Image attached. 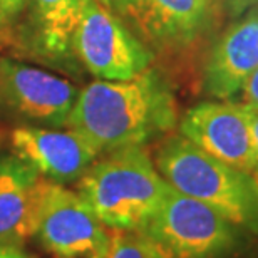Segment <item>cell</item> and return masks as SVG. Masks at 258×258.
Wrapping results in <instances>:
<instances>
[{"mask_svg": "<svg viewBox=\"0 0 258 258\" xmlns=\"http://www.w3.org/2000/svg\"><path fill=\"white\" fill-rule=\"evenodd\" d=\"M176 101L166 79L146 69L126 81H94L79 91L66 127L94 151L106 153L144 144L173 131Z\"/></svg>", "mask_w": 258, "mask_h": 258, "instance_id": "cell-1", "label": "cell"}, {"mask_svg": "<svg viewBox=\"0 0 258 258\" xmlns=\"http://www.w3.org/2000/svg\"><path fill=\"white\" fill-rule=\"evenodd\" d=\"M166 189L168 183L144 146L102 154L79 179V195L112 231H143Z\"/></svg>", "mask_w": 258, "mask_h": 258, "instance_id": "cell-2", "label": "cell"}, {"mask_svg": "<svg viewBox=\"0 0 258 258\" xmlns=\"http://www.w3.org/2000/svg\"><path fill=\"white\" fill-rule=\"evenodd\" d=\"M176 191L208 205L258 238V178L205 153L181 134L166 138L154 159Z\"/></svg>", "mask_w": 258, "mask_h": 258, "instance_id": "cell-3", "label": "cell"}, {"mask_svg": "<svg viewBox=\"0 0 258 258\" xmlns=\"http://www.w3.org/2000/svg\"><path fill=\"white\" fill-rule=\"evenodd\" d=\"M144 233L168 258H238L255 236L201 201L168 184L166 195Z\"/></svg>", "mask_w": 258, "mask_h": 258, "instance_id": "cell-4", "label": "cell"}, {"mask_svg": "<svg viewBox=\"0 0 258 258\" xmlns=\"http://www.w3.org/2000/svg\"><path fill=\"white\" fill-rule=\"evenodd\" d=\"M72 55L101 81H126L149 69L151 49L101 0H84Z\"/></svg>", "mask_w": 258, "mask_h": 258, "instance_id": "cell-5", "label": "cell"}, {"mask_svg": "<svg viewBox=\"0 0 258 258\" xmlns=\"http://www.w3.org/2000/svg\"><path fill=\"white\" fill-rule=\"evenodd\" d=\"M35 236L54 258H106L111 233L79 193L44 178Z\"/></svg>", "mask_w": 258, "mask_h": 258, "instance_id": "cell-6", "label": "cell"}, {"mask_svg": "<svg viewBox=\"0 0 258 258\" xmlns=\"http://www.w3.org/2000/svg\"><path fill=\"white\" fill-rule=\"evenodd\" d=\"M79 91L62 77L0 59V111L27 126L64 127Z\"/></svg>", "mask_w": 258, "mask_h": 258, "instance_id": "cell-7", "label": "cell"}, {"mask_svg": "<svg viewBox=\"0 0 258 258\" xmlns=\"http://www.w3.org/2000/svg\"><path fill=\"white\" fill-rule=\"evenodd\" d=\"M216 0H109V9L149 49L191 45L213 17Z\"/></svg>", "mask_w": 258, "mask_h": 258, "instance_id": "cell-8", "label": "cell"}, {"mask_svg": "<svg viewBox=\"0 0 258 258\" xmlns=\"http://www.w3.org/2000/svg\"><path fill=\"white\" fill-rule=\"evenodd\" d=\"M179 134L226 164L256 174L258 163L245 104L210 99L195 104L178 122Z\"/></svg>", "mask_w": 258, "mask_h": 258, "instance_id": "cell-9", "label": "cell"}, {"mask_svg": "<svg viewBox=\"0 0 258 258\" xmlns=\"http://www.w3.org/2000/svg\"><path fill=\"white\" fill-rule=\"evenodd\" d=\"M12 148L15 156L57 184L79 181L99 158L86 139L71 129L20 126L12 131Z\"/></svg>", "mask_w": 258, "mask_h": 258, "instance_id": "cell-10", "label": "cell"}, {"mask_svg": "<svg viewBox=\"0 0 258 258\" xmlns=\"http://www.w3.org/2000/svg\"><path fill=\"white\" fill-rule=\"evenodd\" d=\"M258 69V14L230 25L205 64L203 91L210 99L230 101Z\"/></svg>", "mask_w": 258, "mask_h": 258, "instance_id": "cell-11", "label": "cell"}, {"mask_svg": "<svg viewBox=\"0 0 258 258\" xmlns=\"http://www.w3.org/2000/svg\"><path fill=\"white\" fill-rule=\"evenodd\" d=\"M44 178L15 154H0V246L35 236Z\"/></svg>", "mask_w": 258, "mask_h": 258, "instance_id": "cell-12", "label": "cell"}, {"mask_svg": "<svg viewBox=\"0 0 258 258\" xmlns=\"http://www.w3.org/2000/svg\"><path fill=\"white\" fill-rule=\"evenodd\" d=\"M84 0H30V35L39 49L50 59L72 55V37L79 24Z\"/></svg>", "mask_w": 258, "mask_h": 258, "instance_id": "cell-13", "label": "cell"}, {"mask_svg": "<svg viewBox=\"0 0 258 258\" xmlns=\"http://www.w3.org/2000/svg\"><path fill=\"white\" fill-rule=\"evenodd\" d=\"M106 258H168L163 250L139 231H112Z\"/></svg>", "mask_w": 258, "mask_h": 258, "instance_id": "cell-14", "label": "cell"}, {"mask_svg": "<svg viewBox=\"0 0 258 258\" xmlns=\"http://www.w3.org/2000/svg\"><path fill=\"white\" fill-rule=\"evenodd\" d=\"M30 0H0V39L5 37L14 24L29 7Z\"/></svg>", "mask_w": 258, "mask_h": 258, "instance_id": "cell-15", "label": "cell"}, {"mask_svg": "<svg viewBox=\"0 0 258 258\" xmlns=\"http://www.w3.org/2000/svg\"><path fill=\"white\" fill-rule=\"evenodd\" d=\"M240 94L243 104L258 107V69L250 76V79L246 81V84L243 86Z\"/></svg>", "mask_w": 258, "mask_h": 258, "instance_id": "cell-16", "label": "cell"}, {"mask_svg": "<svg viewBox=\"0 0 258 258\" xmlns=\"http://www.w3.org/2000/svg\"><path fill=\"white\" fill-rule=\"evenodd\" d=\"M245 109H246V117H248L251 143H253L255 156H256V163H258V107L245 104ZM256 174H258V171H256Z\"/></svg>", "mask_w": 258, "mask_h": 258, "instance_id": "cell-17", "label": "cell"}, {"mask_svg": "<svg viewBox=\"0 0 258 258\" xmlns=\"http://www.w3.org/2000/svg\"><path fill=\"white\" fill-rule=\"evenodd\" d=\"M258 4V0H230V10L233 15H241L243 12H246L250 7Z\"/></svg>", "mask_w": 258, "mask_h": 258, "instance_id": "cell-18", "label": "cell"}, {"mask_svg": "<svg viewBox=\"0 0 258 258\" xmlns=\"http://www.w3.org/2000/svg\"><path fill=\"white\" fill-rule=\"evenodd\" d=\"M0 258H29L19 246H0Z\"/></svg>", "mask_w": 258, "mask_h": 258, "instance_id": "cell-19", "label": "cell"}, {"mask_svg": "<svg viewBox=\"0 0 258 258\" xmlns=\"http://www.w3.org/2000/svg\"><path fill=\"white\" fill-rule=\"evenodd\" d=\"M246 255H248V258H258V250H250Z\"/></svg>", "mask_w": 258, "mask_h": 258, "instance_id": "cell-20", "label": "cell"}, {"mask_svg": "<svg viewBox=\"0 0 258 258\" xmlns=\"http://www.w3.org/2000/svg\"><path fill=\"white\" fill-rule=\"evenodd\" d=\"M101 4H102V5H106V7L109 9V0H101Z\"/></svg>", "mask_w": 258, "mask_h": 258, "instance_id": "cell-21", "label": "cell"}, {"mask_svg": "<svg viewBox=\"0 0 258 258\" xmlns=\"http://www.w3.org/2000/svg\"><path fill=\"white\" fill-rule=\"evenodd\" d=\"M256 178H258V174H256Z\"/></svg>", "mask_w": 258, "mask_h": 258, "instance_id": "cell-22", "label": "cell"}]
</instances>
